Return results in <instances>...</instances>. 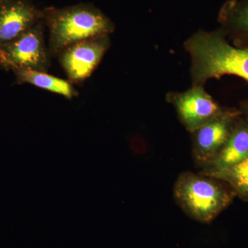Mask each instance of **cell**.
Returning a JSON list of instances; mask_svg holds the SVG:
<instances>
[{"label":"cell","instance_id":"obj_1","mask_svg":"<svg viewBox=\"0 0 248 248\" xmlns=\"http://www.w3.org/2000/svg\"><path fill=\"white\" fill-rule=\"evenodd\" d=\"M191 58L192 86L224 76L238 77L248 83V46L233 45L222 29L200 31L184 43Z\"/></svg>","mask_w":248,"mask_h":248},{"label":"cell","instance_id":"obj_2","mask_svg":"<svg viewBox=\"0 0 248 248\" xmlns=\"http://www.w3.org/2000/svg\"><path fill=\"white\" fill-rule=\"evenodd\" d=\"M43 21L49 30V51L53 55L72 45L115 31L113 22L100 9L91 4L42 10Z\"/></svg>","mask_w":248,"mask_h":248},{"label":"cell","instance_id":"obj_3","mask_svg":"<svg viewBox=\"0 0 248 248\" xmlns=\"http://www.w3.org/2000/svg\"><path fill=\"white\" fill-rule=\"evenodd\" d=\"M173 194L187 216L203 223H211L236 197L223 181L192 172H183L177 177Z\"/></svg>","mask_w":248,"mask_h":248},{"label":"cell","instance_id":"obj_4","mask_svg":"<svg viewBox=\"0 0 248 248\" xmlns=\"http://www.w3.org/2000/svg\"><path fill=\"white\" fill-rule=\"evenodd\" d=\"M241 115L239 109L226 108L192 135V155L201 169L210 164L222 149Z\"/></svg>","mask_w":248,"mask_h":248},{"label":"cell","instance_id":"obj_5","mask_svg":"<svg viewBox=\"0 0 248 248\" xmlns=\"http://www.w3.org/2000/svg\"><path fill=\"white\" fill-rule=\"evenodd\" d=\"M42 21L16 40L1 46L8 68L41 72L48 70L50 60L45 45Z\"/></svg>","mask_w":248,"mask_h":248},{"label":"cell","instance_id":"obj_6","mask_svg":"<svg viewBox=\"0 0 248 248\" xmlns=\"http://www.w3.org/2000/svg\"><path fill=\"white\" fill-rule=\"evenodd\" d=\"M167 100L175 108L179 120L191 134L226 108L205 91L203 86H192L184 92L169 93Z\"/></svg>","mask_w":248,"mask_h":248},{"label":"cell","instance_id":"obj_7","mask_svg":"<svg viewBox=\"0 0 248 248\" xmlns=\"http://www.w3.org/2000/svg\"><path fill=\"white\" fill-rule=\"evenodd\" d=\"M110 46L109 35L81 41L60 52L59 61L70 81L80 82L91 76Z\"/></svg>","mask_w":248,"mask_h":248},{"label":"cell","instance_id":"obj_8","mask_svg":"<svg viewBox=\"0 0 248 248\" xmlns=\"http://www.w3.org/2000/svg\"><path fill=\"white\" fill-rule=\"evenodd\" d=\"M43 20V12L27 0H8L0 6V46L16 40Z\"/></svg>","mask_w":248,"mask_h":248},{"label":"cell","instance_id":"obj_9","mask_svg":"<svg viewBox=\"0 0 248 248\" xmlns=\"http://www.w3.org/2000/svg\"><path fill=\"white\" fill-rule=\"evenodd\" d=\"M248 156V123L242 115L235 124L226 143L215 159L200 174L211 176L238 164Z\"/></svg>","mask_w":248,"mask_h":248},{"label":"cell","instance_id":"obj_10","mask_svg":"<svg viewBox=\"0 0 248 248\" xmlns=\"http://www.w3.org/2000/svg\"><path fill=\"white\" fill-rule=\"evenodd\" d=\"M220 29L236 46H248V0H228L218 15Z\"/></svg>","mask_w":248,"mask_h":248},{"label":"cell","instance_id":"obj_11","mask_svg":"<svg viewBox=\"0 0 248 248\" xmlns=\"http://www.w3.org/2000/svg\"><path fill=\"white\" fill-rule=\"evenodd\" d=\"M13 71L16 73L17 81L19 84L33 85L36 87L56 93L68 99H72L78 95V91L69 81L51 76L46 72L26 69Z\"/></svg>","mask_w":248,"mask_h":248},{"label":"cell","instance_id":"obj_12","mask_svg":"<svg viewBox=\"0 0 248 248\" xmlns=\"http://www.w3.org/2000/svg\"><path fill=\"white\" fill-rule=\"evenodd\" d=\"M210 177L226 183L236 196L248 202V156L229 169L215 173Z\"/></svg>","mask_w":248,"mask_h":248},{"label":"cell","instance_id":"obj_13","mask_svg":"<svg viewBox=\"0 0 248 248\" xmlns=\"http://www.w3.org/2000/svg\"><path fill=\"white\" fill-rule=\"evenodd\" d=\"M239 109L241 111V115L244 117L245 120L247 121L248 123V99L242 101V102L240 103V108Z\"/></svg>","mask_w":248,"mask_h":248},{"label":"cell","instance_id":"obj_14","mask_svg":"<svg viewBox=\"0 0 248 248\" xmlns=\"http://www.w3.org/2000/svg\"><path fill=\"white\" fill-rule=\"evenodd\" d=\"M0 63L4 66L5 68H8L7 60H6V56H5V54L1 46H0Z\"/></svg>","mask_w":248,"mask_h":248},{"label":"cell","instance_id":"obj_15","mask_svg":"<svg viewBox=\"0 0 248 248\" xmlns=\"http://www.w3.org/2000/svg\"><path fill=\"white\" fill-rule=\"evenodd\" d=\"M7 1L8 0H0V6H1L3 4H4V3Z\"/></svg>","mask_w":248,"mask_h":248}]
</instances>
